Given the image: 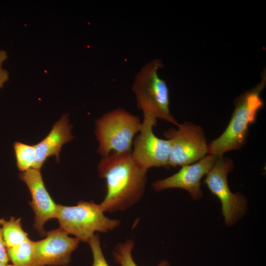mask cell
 <instances>
[{
    "mask_svg": "<svg viewBox=\"0 0 266 266\" xmlns=\"http://www.w3.org/2000/svg\"><path fill=\"white\" fill-rule=\"evenodd\" d=\"M143 115L139 133L133 140L132 157L137 165L147 171L152 167L169 168L170 142L154 134L153 128L157 119L148 114Z\"/></svg>",
    "mask_w": 266,
    "mask_h": 266,
    "instance_id": "cell-8",
    "label": "cell"
},
{
    "mask_svg": "<svg viewBox=\"0 0 266 266\" xmlns=\"http://www.w3.org/2000/svg\"><path fill=\"white\" fill-rule=\"evenodd\" d=\"M141 127L139 117L123 108L105 113L96 121L98 152L104 158L112 152L132 151L133 138Z\"/></svg>",
    "mask_w": 266,
    "mask_h": 266,
    "instance_id": "cell-4",
    "label": "cell"
},
{
    "mask_svg": "<svg viewBox=\"0 0 266 266\" xmlns=\"http://www.w3.org/2000/svg\"><path fill=\"white\" fill-rule=\"evenodd\" d=\"M163 67L160 59L148 63L136 74L132 85L136 106L143 114H148L170 123H178L170 114L169 91L158 71Z\"/></svg>",
    "mask_w": 266,
    "mask_h": 266,
    "instance_id": "cell-3",
    "label": "cell"
},
{
    "mask_svg": "<svg viewBox=\"0 0 266 266\" xmlns=\"http://www.w3.org/2000/svg\"><path fill=\"white\" fill-rule=\"evenodd\" d=\"M0 225L6 249L17 246L29 239L28 234L22 228L21 218L16 219L13 216L8 220L1 218Z\"/></svg>",
    "mask_w": 266,
    "mask_h": 266,
    "instance_id": "cell-13",
    "label": "cell"
},
{
    "mask_svg": "<svg viewBox=\"0 0 266 266\" xmlns=\"http://www.w3.org/2000/svg\"><path fill=\"white\" fill-rule=\"evenodd\" d=\"M0 266H12L10 265H8V264H4V263L0 262Z\"/></svg>",
    "mask_w": 266,
    "mask_h": 266,
    "instance_id": "cell-20",
    "label": "cell"
},
{
    "mask_svg": "<svg viewBox=\"0 0 266 266\" xmlns=\"http://www.w3.org/2000/svg\"><path fill=\"white\" fill-rule=\"evenodd\" d=\"M71 128L68 114H64L53 125L48 135L34 145L36 152V163L33 168L40 170L46 160L53 155L55 156L56 161L59 162V154L62 147L73 138L71 133Z\"/></svg>",
    "mask_w": 266,
    "mask_h": 266,
    "instance_id": "cell-12",
    "label": "cell"
},
{
    "mask_svg": "<svg viewBox=\"0 0 266 266\" xmlns=\"http://www.w3.org/2000/svg\"><path fill=\"white\" fill-rule=\"evenodd\" d=\"M265 77L253 89L236 99L235 108L225 131L208 144V153L218 158L227 151L240 149L245 144L249 127L256 119L263 106L260 94L265 85Z\"/></svg>",
    "mask_w": 266,
    "mask_h": 266,
    "instance_id": "cell-2",
    "label": "cell"
},
{
    "mask_svg": "<svg viewBox=\"0 0 266 266\" xmlns=\"http://www.w3.org/2000/svg\"><path fill=\"white\" fill-rule=\"evenodd\" d=\"M68 234L59 228L47 232L43 239L33 241V266L68 265L80 241Z\"/></svg>",
    "mask_w": 266,
    "mask_h": 266,
    "instance_id": "cell-9",
    "label": "cell"
},
{
    "mask_svg": "<svg viewBox=\"0 0 266 266\" xmlns=\"http://www.w3.org/2000/svg\"><path fill=\"white\" fill-rule=\"evenodd\" d=\"M8 58L7 53L3 50L0 49V89L9 78L8 72L2 67V63Z\"/></svg>",
    "mask_w": 266,
    "mask_h": 266,
    "instance_id": "cell-18",
    "label": "cell"
},
{
    "mask_svg": "<svg viewBox=\"0 0 266 266\" xmlns=\"http://www.w3.org/2000/svg\"><path fill=\"white\" fill-rule=\"evenodd\" d=\"M99 176L105 179L106 194L100 204L104 212L125 210L142 197L147 172L133 160L131 151L112 152L98 165Z\"/></svg>",
    "mask_w": 266,
    "mask_h": 266,
    "instance_id": "cell-1",
    "label": "cell"
},
{
    "mask_svg": "<svg viewBox=\"0 0 266 266\" xmlns=\"http://www.w3.org/2000/svg\"><path fill=\"white\" fill-rule=\"evenodd\" d=\"M233 166L230 158H218L204 181L210 191L220 200L225 223L228 226L233 225L243 216L247 208L245 197L239 193H233L229 187L227 176Z\"/></svg>",
    "mask_w": 266,
    "mask_h": 266,
    "instance_id": "cell-7",
    "label": "cell"
},
{
    "mask_svg": "<svg viewBox=\"0 0 266 266\" xmlns=\"http://www.w3.org/2000/svg\"><path fill=\"white\" fill-rule=\"evenodd\" d=\"M19 178L27 185L32 196L29 204L34 213L33 227L41 236H45L47 232L44 225L49 220L57 218L58 204L48 193L40 170L31 168L19 173Z\"/></svg>",
    "mask_w": 266,
    "mask_h": 266,
    "instance_id": "cell-11",
    "label": "cell"
},
{
    "mask_svg": "<svg viewBox=\"0 0 266 266\" xmlns=\"http://www.w3.org/2000/svg\"><path fill=\"white\" fill-rule=\"evenodd\" d=\"M218 157L209 154L195 164L183 166L174 174L163 179L158 180L152 184L157 191L170 188H180L186 190L191 198L198 200L202 196L200 180L212 168Z\"/></svg>",
    "mask_w": 266,
    "mask_h": 266,
    "instance_id": "cell-10",
    "label": "cell"
},
{
    "mask_svg": "<svg viewBox=\"0 0 266 266\" xmlns=\"http://www.w3.org/2000/svg\"><path fill=\"white\" fill-rule=\"evenodd\" d=\"M9 260L12 266H33V241L23 243L7 249Z\"/></svg>",
    "mask_w": 266,
    "mask_h": 266,
    "instance_id": "cell-14",
    "label": "cell"
},
{
    "mask_svg": "<svg viewBox=\"0 0 266 266\" xmlns=\"http://www.w3.org/2000/svg\"><path fill=\"white\" fill-rule=\"evenodd\" d=\"M9 261L7 249L4 244L1 229L0 227V262L8 264Z\"/></svg>",
    "mask_w": 266,
    "mask_h": 266,
    "instance_id": "cell-19",
    "label": "cell"
},
{
    "mask_svg": "<svg viewBox=\"0 0 266 266\" xmlns=\"http://www.w3.org/2000/svg\"><path fill=\"white\" fill-rule=\"evenodd\" d=\"M134 244L132 239L127 240L123 243H118L112 252L114 261L120 266H138L132 256V251ZM169 265L167 260H162L158 266H169Z\"/></svg>",
    "mask_w": 266,
    "mask_h": 266,
    "instance_id": "cell-16",
    "label": "cell"
},
{
    "mask_svg": "<svg viewBox=\"0 0 266 266\" xmlns=\"http://www.w3.org/2000/svg\"><path fill=\"white\" fill-rule=\"evenodd\" d=\"M104 213L100 204L80 200L72 206L58 204L56 218L60 228L87 242L95 232L108 233L120 225L119 220L109 218Z\"/></svg>",
    "mask_w": 266,
    "mask_h": 266,
    "instance_id": "cell-5",
    "label": "cell"
},
{
    "mask_svg": "<svg viewBox=\"0 0 266 266\" xmlns=\"http://www.w3.org/2000/svg\"><path fill=\"white\" fill-rule=\"evenodd\" d=\"M18 169L24 172L34 167L36 163V152L34 145H30L19 141L13 144Z\"/></svg>",
    "mask_w": 266,
    "mask_h": 266,
    "instance_id": "cell-15",
    "label": "cell"
},
{
    "mask_svg": "<svg viewBox=\"0 0 266 266\" xmlns=\"http://www.w3.org/2000/svg\"><path fill=\"white\" fill-rule=\"evenodd\" d=\"M177 126V129L171 128L164 133L170 145L169 167L192 164L205 156L208 151L201 126L187 122Z\"/></svg>",
    "mask_w": 266,
    "mask_h": 266,
    "instance_id": "cell-6",
    "label": "cell"
},
{
    "mask_svg": "<svg viewBox=\"0 0 266 266\" xmlns=\"http://www.w3.org/2000/svg\"><path fill=\"white\" fill-rule=\"evenodd\" d=\"M87 242L90 245L93 254V261L91 266H109L102 251L99 235L95 234Z\"/></svg>",
    "mask_w": 266,
    "mask_h": 266,
    "instance_id": "cell-17",
    "label": "cell"
}]
</instances>
